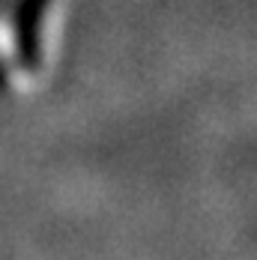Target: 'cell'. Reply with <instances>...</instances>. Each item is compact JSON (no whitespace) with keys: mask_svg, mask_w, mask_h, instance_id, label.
I'll return each mask as SVG.
<instances>
[{"mask_svg":"<svg viewBox=\"0 0 257 260\" xmlns=\"http://www.w3.org/2000/svg\"><path fill=\"white\" fill-rule=\"evenodd\" d=\"M45 6H48V0H21V6H18V18H15L18 54H21V63L27 69L39 66V36H42Z\"/></svg>","mask_w":257,"mask_h":260,"instance_id":"cell-1","label":"cell"},{"mask_svg":"<svg viewBox=\"0 0 257 260\" xmlns=\"http://www.w3.org/2000/svg\"><path fill=\"white\" fill-rule=\"evenodd\" d=\"M3 84H6V75H3V69H0V90H3Z\"/></svg>","mask_w":257,"mask_h":260,"instance_id":"cell-2","label":"cell"}]
</instances>
